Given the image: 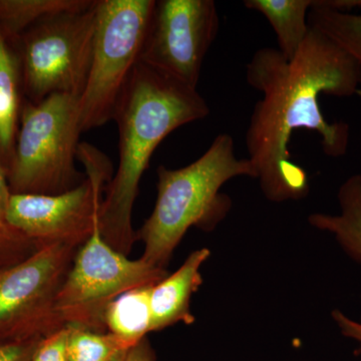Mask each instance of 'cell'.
I'll use <instances>...</instances> for the list:
<instances>
[{
    "label": "cell",
    "mask_w": 361,
    "mask_h": 361,
    "mask_svg": "<svg viewBox=\"0 0 361 361\" xmlns=\"http://www.w3.org/2000/svg\"><path fill=\"white\" fill-rule=\"evenodd\" d=\"M246 80L263 96L254 106L246 133L248 159L263 194L273 202L305 198L310 180L292 161V135L298 130L316 133L325 155L345 156L349 125L327 122L319 96L360 94L361 66L329 37L310 27L292 61L278 49H258L246 66Z\"/></svg>",
    "instance_id": "obj_1"
},
{
    "label": "cell",
    "mask_w": 361,
    "mask_h": 361,
    "mask_svg": "<svg viewBox=\"0 0 361 361\" xmlns=\"http://www.w3.org/2000/svg\"><path fill=\"white\" fill-rule=\"evenodd\" d=\"M210 114L205 99L188 87L139 63L118 102L120 161L99 211L104 241L128 255L137 240L132 225L139 185L157 147L173 130Z\"/></svg>",
    "instance_id": "obj_2"
},
{
    "label": "cell",
    "mask_w": 361,
    "mask_h": 361,
    "mask_svg": "<svg viewBox=\"0 0 361 361\" xmlns=\"http://www.w3.org/2000/svg\"><path fill=\"white\" fill-rule=\"evenodd\" d=\"M155 208L137 233L144 244L142 260L166 269L190 228L213 231L225 219L232 200L220 190L236 177L256 178L248 158L238 159L234 140L216 137L205 153L186 167L160 166Z\"/></svg>",
    "instance_id": "obj_3"
},
{
    "label": "cell",
    "mask_w": 361,
    "mask_h": 361,
    "mask_svg": "<svg viewBox=\"0 0 361 361\" xmlns=\"http://www.w3.org/2000/svg\"><path fill=\"white\" fill-rule=\"evenodd\" d=\"M82 133L80 97L54 94L28 104L11 164L13 193L59 195L84 182L75 167Z\"/></svg>",
    "instance_id": "obj_4"
},
{
    "label": "cell",
    "mask_w": 361,
    "mask_h": 361,
    "mask_svg": "<svg viewBox=\"0 0 361 361\" xmlns=\"http://www.w3.org/2000/svg\"><path fill=\"white\" fill-rule=\"evenodd\" d=\"M155 0H99L89 77L80 97L82 133L114 120L135 66Z\"/></svg>",
    "instance_id": "obj_5"
},
{
    "label": "cell",
    "mask_w": 361,
    "mask_h": 361,
    "mask_svg": "<svg viewBox=\"0 0 361 361\" xmlns=\"http://www.w3.org/2000/svg\"><path fill=\"white\" fill-rule=\"evenodd\" d=\"M77 159L87 179L75 189L59 195L13 193L6 221L37 248L65 245L80 249L99 227L101 195L111 179L108 157L87 142H80Z\"/></svg>",
    "instance_id": "obj_6"
},
{
    "label": "cell",
    "mask_w": 361,
    "mask_h": 361,
    "mask_svg": "<svg viewBox=\"0 0 361 361\" xmlns=\"http://www.w3.org/2000/svg\"><path fill=\"white\" fill-rule=\"evenodd\" d=\"M168 274L167 269L116 251L97 227L73 258L56 296V312L65 325L106 332L104 311L111 301L132 289L158 284Z\"/></svg>",
    "instance_id": "obj_7"
},
{
    "label": "cell",
    "mask_w": 361,
    "mask_h": 361,
    "mask_svg": "<svg viewBox=\"0 0 361 361\" xmlns=\"http://www.w3.org/2000/svg\"><path fill=\"white\" fill-rule=\"evenodd\" d=\"M78 250L44 246L0 267V339L44 338L66 326L56 312V296Z\"/></svg>",
    "instance_id": "obj_8"
},
{
    "label": "cell",
    "mask_w": 361,
    "mask_h": 361,
    "mask_svg": "<svg viewBox=\"0 0 361 361\" xmlns=\"http://www.w3.org/2000/svg\"><path fill=\"white\" fill-rule=\"evenodd\" d=\"M97 2L85 11L40 21L26 35L25 82L35 104L54 94L80 97L84 92L94 51Z\"/></svg>",
    "instance_id": "obj_9"
},
{
    "label": "cell",
    "mask_w": 361,
    "mask_h": 361,
    "mask_svg": "<svg viewBox=\"0 0 361 361\" xmlns=\"http://www.w3.org/2000/svg\"><path fill=\"white\" fill-rule=\"evenodd\" d=\"M220 20L213 0L156 1L140 63L197 90Z\"/></svg>",
    "instance_id": "obj_10"
},
{
    "label": "cell",
    "mask_w": 361,
    "mask_h": 361,
    "mask_svg": "<svg viewBox=\"0 0 361 361\" xmlns=\"http://www.w3.org/2000/svg\"><path fill=\"white\" fill-rule=\"evenodd\" d=\"M211 251L202 248L192 252L177 271L161 280L152 288L151 331H160L177 323L193 324L191 298L203 284L201 267Z\"/></svg>",
    "instance_id": "obj_11"
},
{
    "label": "cell",
    "mask_w": 361,
    "mask_h": 361,
    "mask_svg": "<svg viewBox=\"0 0 361 361\" xmlns=\"http://www.w3.org/2000/svg\"><path fill=\"white\" fill-rule=\"evenodd\" d=\"M341 214H311L308 222L316 229L334 235L344 253L361 264V175L344 180L337 194Z\"/></svg>",
    "instance_id": "obj_12"
},
{
    "label": "cell",
    "mask_w": 361,
    "mask_h": 361,
    "mask_svg": "<svg viewBox=\"0 0 361 361\" xmlns=\"http://www.w3.org/2000/svg\"><path fill=\"white\" fill-rule=\"evenodd\" d=\"M244 6L268 20L282 56L288 61L295 58L310 30L308 13L313 0H245Z\"/></svg>",
    "instance_id": "obj_13"
},
{
    "label": "cell",
    "mask_w": 361,
    "mask_h": 361,
    "mask_svg": "<svg viewBox=\"0 0 361 361\" xmlns=\"http://www.w3.org/2000/svg\"><path fill=\"white\" fill-rule=\"evenodd\" d=\"M155 285L139 287L125 292L111 301L104 311L106 332L134 346L151 331L152 288Z\"/></svg>",
    "instance_id": "obj_14"
},
{
    "label": "cell",
    "mask_w": 361,
    "mask_h": 361,
    "mask_svg": "<svg viewBox=\"0 0 361 361\" xmlns=\"http://www.w3.org/2000/svg\"><path fill=\"white\" fill-rule=\"evenodd\" d=\"M94 4V0H0V32L18 35L47 18L85 11Z\"/></svg>",
    "instance_id": "obj_15"
},
{
    "label": "cell",
    "mask_w": 361,
    "mask_h": 361,
    "mask_svg": "<svg viewBox=\"0 0 361 361\" xmlns=\"http://www.w3.org/2000/svg\"><path fill=\"white\" fill-rule=\"evenodd\" d=\"M308 25L336 42L361 66V14L312 6Z\"/></svg>",
    "instance_id": "obj_16"
},
{
    "label": "cell",
    "mask_w": 361,
    "mask_h": 361,
    "mask_svg": "<svg viewBox=\"0 0 361 361\" xmlns=\"http://www.w3.org/2000/svg\"><path fill=\"white\" fill-rule=\"evenodd\" d=\"M68 329V361H123L133 348L109 332L77 326Z\"/></svg>",
    "instance_id": "obj_17"
},
{
    "label": "cell",
    "mask_w": 361,
    "mask_h": 361,
    "mask_svg": "<svg viewBox=\"0 0 361 361\" xmlns=\"http://www.w3.org/2000/svg\"><path fill=\"white\" fill-rule=\"evenodd\" d=\"M18 108L16 61L0 32V148L6 151L13 144Z\"/></svg>",
    "instance_id": "obj_18"
},
{
    "label": "cell",
    "mask_w": 361,
    "mask_h": 361,
    "mask_svg": "<svg viewBox=\"0 0 361 361\" xmlns=\"http://www.w3.org/2000/svg\"><path fill=\"white\" fill-rule=\"evenodd\" d=\"M13 192L7 185L6 173L0 163V256L6 255L9 252H14L18 247L32 242L25 238L20 233L16 231L6 221L7 208Z\"/></svg>",
    "instance_id": "obj_19"
},
{
    "label": "cell",
    "mask_w": 361,
    "mask_h": 361,
    "mask_svg": "<svg viewBox=\"0 0 361 361\" xmlns=\"http://www.w3.org/2000/svg\"><path fill=\"white\" fill-rule=\"evenodd\" d=\"M68 325L42 339L30 361H68Z\"/></svg>",
    "instance_id": "obj_20"
},
{
    "label": "cell",
    "mask_w": 361,
    "mask_h": 361,
    "mask_svg": "<svg viewBox=\"0 0 361 361\" xmlns=\"http://www.w3.org/2000/svg\"><path fill=\"white\" fill-rule=\"evenodd\" d=\"M42 338L0 343V361H30Z\"/></svg>",
    "instance_id": "obj_21"
},
{
    "label": "cell",
    "mask_w": 361,
    "mask_h": 361,
    "mask_svg": "<svg viewBox=\"0 0 361 361\" xmlns=\"http://www.w3.org/2000/svg\"><path fill=\"white\" fill-rule=\"evenodd\" d=\"M331 316L342 336L357 342L358 348L355 350V355H361V317L360 320L351 319L338 310L332 311Z\"/></svg>",
    "instance_id": "obj_22"
},
{
    "label": "cell",
    "mask_w": 361,
    "mask_h": 361,
    "mask_svg": "<svg viewBox=\"0 0 361 361\" xmlns=\"http://www.w3.org/2000/svg\"><path fill=\"white\" fill-rule=\"evenodd\" d=\"M123 361H156L155 353L148 337L130 348Z\"/></svg>",
    "instance_id": "obj_23"
},
{
    "label": "cell",
    "mask_w": 361,
    "mask_h": 361,
    "mask_svg": "<svg viewBox=\"0 0 361 361\" xmlns=\"http://www.w3.org/2000/svg\"><path fill=\"white\" fill-rule=\"evenodd\" d=\"M313 6L341 13H353V9L361 8V0H313Z\"/></svg>",
    "instance_id": "obj_24"
}]
</instances>
